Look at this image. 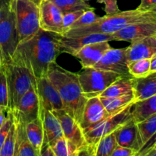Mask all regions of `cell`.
Returning a JSON list of instances; mask_svg holds the SVG:
<instances>
[{"mask_svg":"<svg viewBox=\"0 0 156 156\" xmlns=\"http://www.w3.org/2000/svg\"><path fill=\"white\" fill-rule=\"evenodd\" d=\"M62 36L41 28L33 37L19 43L11 62L25 67L35 79L46 77L50 66L60 54Z\"/></svg>","mask_w":156,"mask_h":156,"instance_id":"1","label":"cell"},{"mask_svg":"<svg viewBox=\"0 0 156 156\" xmlns=\"http://www.w3.org/2000/svg\"><path fill=\"white\" fill-rule=\"evenodd\" d=\"M47 77L59 92L66 112L80 123L88 99L82 91L78 73H72L54 62L50 66Z\"/></svg>","mask_w":156,"mask_h":156,"instance_id":"2","label":"cell"},{"mask_svg":"<svg viewBox=\"0 0 156 156\" xmlns=\"http://www.w3.org/2000/svg\"><path fill=\"white\" fill-rule=\"evenodd\" d=\"M146 21L156 22V18L150 12H143L137 9L120 11L119 13L114 15H106L103 17H99L94 23L88 26L70 29L62 36L70 37L92 34H113L129 24Z\"/></svg>","mask_w":156,"mask_h":156,"instance_id":"3","label":"cell"},{"mask_svg":"<svg viewBox=\"0 0 156 156\" xmlns=\"http://www.w3.org/2000/svg\"><path fill=\"white\" fill-rule=\"evenodd\" d=\"M4 66L7 79L8 109L13 114L22 96L36 82V79L25 67L12 62Z\"/></svg>","mask_w":156,"mask_h":156,"instance_id":"4","label":"cell"},{"mask_svg":"<svg viewBox=\"0 0 156 156\" xmlns=\"http://www.w3.org/2000/svg\"><path fill=\"white\" fill-rule=\"evenodd\" d=\"M12 7L15 12L19 41L33 37L40 27V8L31 0H12Z\"/></svg>","mask_w":156,"mask_h":156,"instance_id":"5","label":"cell"},{"mask_svg":"<svg viewBox=\"0 0 156 156\" xmlns=\"http://www.w3.org/2000/svg\"><path fill=\"white\" fill-rule=\"evenodd\" d=\"M78 77L82 93L88 99L99 97L107 88L122 76L94 67H87L82 69L78 73Z\"/></svg>","mask_w":156,"mask_h":156,"instance_id":"6","label":"cell"},{"mask_svg":"<svg viewBox=\"0 0 156 156\" xmlns=\"http://www.w3.org/2000/svg\"><path fill=\"white\" fill-rule=\"evenodd\" d=\"M133 104V103L117 114L110 116L109 117L104 120L101 123L94 125L92 127L82 131L88 145L96 146L102 138L114 133V131L120 125L132 118L131 108Z\"/></svg>","mask_w":156,"mask_h":156,"instance_id":"7","label":"cell"},{"mask_svg":"<svg viewBox=\"0 0 156 156\" xmlns=\"http://www.w3.org/2000/svg\"><path fill=\"white\" fill-rule=\"evenodd\" d=\"M19 43L15 12L11 4L9 12L0 21V49L3 64L11 62Z\"/></svg>","mask_w":156,"mask_h":156,"instance_id":"8","label":"cell"},{"mask_svg":"<svg viewBox=\"0 0 156 156\" xmlns=\"http://www.w3.org/2000/svg\"><path fill=\"white\" fill-rule=\"evenodd\" d=\"M13 115L15 121L24 125L40 117V101L36 82L32 84L28 91L22 96Z\"/></svg>","mask_w":156,"mask_h":156,"instance_id":"9","label":"cell"},{"mask_svg":"<svg viewBox=\"0 0 156 156\" xmlns=\"http://www.w3.org/2000/svg\"><path fill=\"white\" fill-rule=\"evenodd\" d=\"M94 68L117 73L122 77L133 78L128 69L126 48H111L94 66Z\"/></svg>","mask_w":156,"mask_h":156,"instance_id":"10","label":"cell"},{"mask_svg":"<svg viewBox=\"0 0 156 156\" xmlns=\"http://www.w3.org/2000/svg\"><path fill=\"white\" fill-rule=\"evenodd\" d=\"M36 88L41 109L50 112L64 110L63 103L59 92L47 76L36 79Z\"/></svg>","mask_w":156,"mask_h":156,"instance_id":"11","label":"cell"},{"mask_svg":"<svg viewBox=\"0 0 156 156\" xmlns=\"http://www.w3.org/2000/svg\"><path fill=\"white\" fill-rule=\"evenodd\" d=\"M52 113L60 123L64 137L69 143L74 145L79 150L88 146L79 123L69 115L65 110L53 111Z\"/></svg>","mask_w":156,"mask_h":156,"instance_id":"12","label":"cell"},{"mask_svg":"<svg viewBox=\"0 0 156 156\" xmlns=\"http://www.w3.org/2000/svg\"><path fill=\"white\" fill-rule=\"evenodd\" d=\"M40 27L47 31L63 34L62 17L59 8L50 0H43L39 5Z\"/></svg>","mask_w":156,"mask_h":156,"instance_id":"13","label":"cell"},{"mask_svg":"<svg viewBox=\"0 0 156 156\" xmlns=\"http://www.w3.org/2000/svg\"><path fill=\"white\" fill-rule=\"evenodd\" d=\"M113 133L118 146L129 148L137 153L143 147L137 123L133 118L120 125Z\"/></svg>","mask_w":156,"mask_h":156,"instance_id":"14","label":"cell"},{"mask_svg":"<svg viewBox=\"0 0 156 156\" xmlns=\"http://www.w3.org/2000/svg\"><path fill=\"white\" fill-rule=\"evenodd\" d=\"M113 41L111 34H92L78 37L62 36L59 41V52L60 53H66L74 56L81 49L88 44L100 41Z\"/></svg>","mask_w":156,"mask_h":156,"instance_id":"15","label":"cell"},{"mask_svg":"<svg viewBox=\"0 0 156 156\" xmlns=\"http://www.w3.org/2000/svg\"><path fill=\"white\" fill-rule=\"evenodd\" d=\"M155 33L156 22L146 21L129 24L111 35L113 41H129L131 43L146 37L154 36Z\"/></svg>","mask_w":156,"mask_h":156,"instance_id":"16","label":"cell"},{"mask_svg":"<svg viewBox=\"0 0 156 156\" xmlns=\"http://www.w3.org/2000/svg\"><path fill=\"white\" fill-rule=\"evenodd\" d=\"M111 116L105 110L99 97L91 98L87 100L84 108L82 120L79 126L82 131L92 127Z\"/></svg>","mask_w":156,"mask_h":156,"instance_id":"17","label":"cell"},{"mask_svg":"<svg viewBox=\"0 0 156 156\" xmlns=\"http://www.w3.org/2000/svg\"><path fill=\"white\" fill-rule=\"evenodd\" d=\"M111 48L109 41L91 43L82 47L74 56L79 59L82 68L93 67Z\"/></svg>","mask_w":156,"mask_h":156,"instance_id":"18","label":"cell"},{"mask_svg":"<svg viewBox=\"0 0 156 156\" xmlns=\"http://www.w3.org/2000/svg\"><path fill=\"white\" fill-rule=\"evenodd\" d=\"M126 48L128 63L139 59H152L156 56V39L154 36L146 37L132 41Z\"/></svg>","mask_w":156,"mask_h":156,"instance_id":"19","label":"cell"},{"mask_svg":"<svg viewBox=\"0 0 156 156\" xmlns=\"http://www.w3.org/2000/svg\"><path fill=\"white\" fill-rule=\"evenodd\" d=\"M40 117L42 120L44 128V141L47 142L50 146H52L58 140L64 136L60 123L53 113L41 108Z\"/></svg>","mask_w":156,"mask_h":156,"instance_id":"20","label":"cell"},{"mask_svg":"<svg viewBox=\"0 0 156 156\" xmlns=\"http://www.w3.org/2000/svg\"><path fill=\"white\" fill-rule=\"evenodd\" d=\"M135 101L144 100L156 94V72L146 77L133 78Z\"/></svg>","mask_w":156,"mask_h":156,"instance_id":"21","label":"cell"},{"mask_svg":"<svg viewBox=\"0 0 156 156\" xmlns=\"http://www.w3.org/2000/svg\"><path fill=\"white\" fill-rule=\"evenodd\" d=\"M156 113V94L144 100L135 101L131 108L132 118L136 123L146 120Z\"/></svg>","mask_w":156,"mask_h":156,"instance_id":"22","label":"cell"},{"mask_svg":"<svg viewBox=\"0 0 156 156\" xmlns=\"http://www.w3.org/2000/svg\"><path fill=\"white\" fill-rule=\"evenodd\" d=\"M145 149L153 148L156 143V113L143 121L137 123Z\"/></svg>","mask_w":156,"mask_h":156,"instance_id":"23","label":"cell"},{"mask_svg":"<svg viewBox=\"0 0 156 156\" xmlns=\"http://www.w3.org/2000/svg\"><path fill=\"white\" fill-rule=\"evenodd\" d=\"M25 132L29 142L39 156L44 139V128L41 117L27 123L25 125Z\"/></svg>","mask_w":156,"mask_h":156,"instance_id":"24","label":"cell"},{"mask_svg":"<svg viewBox=\"0 0 156 156\" xmlns=\"http://www.w3.org/2000/svg\"><path fill=\"white\" fill-rule=\"evenodd\" d=\"M133 94V78L120 77L107 88L99 97L114 98Z\"/></svg>","mask_w":156,"mask_h":156,"instance_id":"25","label":"cell"},{"mask_svg":"<svg viewBox=\"0 0 156 156\" xmlns=\"http://www.w3.org/2000/svg\"><path fill=\"white\" fill-rule=\"evenodd\" d=\"M100 98L105 110L111 115L115 114L135 102L134 94L114 98Z\"/></svg>","mask_w":156,"mask_h":156,"instance_id":"26","label":"cell"},{"mask_svg":"<svg viewBox=\"0 0 156 156\" xmlns=\"http://www.w3.org/2000/svg\"><path fill=\"white\" fill-rule=\"evenodd\" d=\"M15 123L17 127L16 156H38L26 135L25 125L16 121Z\"/></svg>","mask_w":156,"mask_h":156,"instance_id":"27","label":"cell"},{"mask_svg":"<svg viewBox=\"0 0 156 156\" xmlns=\"http://www.w3.org/2000/svg\"><path fill=\"white\" fill-rule=\"evenodd\" d=\"M56 5L62 15L76 11H94V8L91 7L88 2L83 0H50Z\"/></svg>","mask_w":156,"mask_h":156,"instance_id":"28","label":"cell"},{"mask_svg":"<svg viewBox=\"0 0 156 156\" xmlns=\"http://www.w3.org/2000/svg\"><path fill=\"white\" fill-rule=\"evenodd\" d=\"M55 156H76L79 149L64 136L50 146Z\"/></svg>","mask_w":156,"mask_h":156,"instance_id":"29","label":"cell"},{"mask_svg":"<svg viewBox=\"0 0 156 156\" xmlns=\"http://www.w3.org/2000/svg\"><path fill=\"white\" fill-rule=\"evenodd\" d=\"M151 59H139L128 63V69L133 78H143L151 73Z\"/></svg>","mask_w":156,"mask_h":156,"instance_id":"30","label":"cell"},{"mask_svg":"<svg viewBox=\"0 0 156 156\" xmlns=\"http://www.w3.org/2000/svg\"><path fill=\"white\" fill-rule=\"evenodd\" d=\"M117 145L115 137L112 133L99 141L95 147L94 156H111V154Z\"/></svg>","mask_w":156,"mask_h":156,"instance_id":"31","label":"cell"},{"mask_svg":"<svg viewBox=\"0 0 156 156\" xmlns=\"http://www.w3.org/2000/svg\"><path fill=\"white\" fill-rule=\"evenodd\" d=\"M16 123L12 124L8 136L0 149V156H16Z\"/></svg>","mask_w":156,"mask_h":156,"instance_id":"32","label":"cell"},{"mask_svg":"<svg viewBox=\"0 0 156 156\" xmlns=\"http://www.w3.org/2000/svg\"><path fill=\"white\" fill-rule=\"evenodd\" d=\"M0 106L8 108V87L5 69L3 63L0 65Z\"/></svg>","mask_w":156,"mask_h":156,"instance_id":"33","label":"cell"},{"mask_svg":"<svg viewBox=\"0 0 156 156\" xmlns=\"http://www.w3.org/2000/svg\"><path fill=\"white\" fill-rule=\"evenodd\" d=\"M99 17L95 15L94 12L93 10L85 11L84 13L79 17L78 20H76L73 25L70 27V29L78 28V27H85V26H88L89 24L94 23L96 20H98ZM69 29V30H70Z\"/></svg>","mask_w":156,"mask_h":156,"instance_id":"34","label":"cell"},{"mask_svg":"<svg viewBox=\"0 0 156 156\" xmlns=\"http://www.w3.org/2000/svg\"><path fill=\"white\" fill-rule=\"evenodd\" d=\"M14 123H15V117H14L13 114L9 111L5 120L0 127V149L2 148V145L4 144L6 138L8 136V134L9 133V130H10L11 127H12V124Z\"/></svg>","mask_w":156,"mask_h":156,"instance_id":"35","label":"cell"},{"mask_svg":"<svg viewBox=\"0 0 156 156\" xmlns=\"http://www.w3.org/2000/svg\"><path fill=\"white\" fill-rule=\"evenodd\" d=\"M85 11H76V12H69L63 15L62 17V26H63V34L68 31L70 29V27L73 24V23L79 18V17L84 13Z\"/></svg>","mask_w":156,"mask_h":156,"instance_id":"36","label":"cell"},{"mask_svg":"<svg viewBox=\"0 0 156 156\" xmlns=\"http://www.w3.org/2000/svg\"><path fill=\"white\" fill-rule=\"evenodd\" d=\"M136 154L137 152L133 149L117 145L111 154V156H136Z\"/></svg>","mask_w":156,"mask_h":156,"instance_id":"37","label":"cell"},{"mask_svg":"<svg viewBox=\"0 0 156 156\" xmlns=\"http://www.w3.org/2000/svg\"><path fill=\"white\" fill-rule=\"evenodd\" d=\"M105 4V12L106 15H111L119 13L120 12L117 5V0H107L104 2Z\"/></svg>","mask_w":156,"mask_h":156,"instance_id":"38","label":"cell"},{"mask_svg":"<svg viewBox=\"0 0 156 156\" xmlns=\"http://www.w3.org/2000/svg\"><path fill=\"white\" fill-rule=\"evenodd\" d=\"M156 8V0H140V4L136 8L143 12H148Z\"/></svg>","mask_w":156,"mask_h":156,"instance_id":"39","label":"cell"},{"mask_svg":"<svg viewBox=\"0 0 156 156\" xmlns=\"http://www.w3.org/2000/svg\"><path fill=\"white\" fill-rule=\"evenodd\" d=\"M12 0H0V21L6 16L11 9Z\"/></svg>","mask_w":156,"mask_h":156,"instance_id":"40","label":"cell"},{"mask_svg":"<svg viewBox=\"0 0 156 156\" xmlns=\"http://www.w3.org/2000/svg\"><path fill=\"white\" fill-rule=\"evenodd\" d=\"M96 146H91L88 145L85 147L79 149L76 156H94Z\"/></svg>","mask_w":156,"mask_h":156,"instance_id":"41","label":"cell"},{"mask_svg":"<svg viewBox=\"0 0 156 156\" xmlns=\"http://www.w3.org/2000/svg\"><path fill=\"white\" fill-rule=\"evenodd\" d=\"M39 156H55L51 147L47 142L44 141V143H43Z\"/></svg>","mask_w":156,"mask_h":156,"instance_id":"42","label":"cell"},{"mask_svg":"<svg viewBox=\"0 0 156 156\" xmlns=\"http://www.w3.org/2000/svg\"><path fill=\"white\" fill-rule=\"evenodd\" d=\"M9 110L5 109V108H3L0 106V127L2 126V125L3 124V123L5 120L6 117H7L8 114H9Z\"/></svg>","mask_w":156,"mask_h":156,"instance_id":"43","label":"cell"},{"mask_svg":"<svg viewBox=\"0 0 156 156\" xmlns=\"http://www.w3.org/2000/svg\"><path fill=\"white\" fill-rule=\"evenodd\" d=\"M151 73L156 72V56L151 59V66H150Z\"/></svg>","mask_w":156,"mask_h":156,"instance_id":"44","label":"cell"},{"mask_svg":"<svg viewBox=\"0 0 156 156\" xmlns=\"http://www.w3.org/2000/svg\"><path fill=\"white\" fill-rule=\"evenodd\" d=\"M143 156H156V149H153V148L149 149L146 153H145V155Z\"/></svg>","mask_w":156,"mask_h":156,"instance_id":"45","label":"cell"},{"mask_svg":"<svg viewBox=\"0 0 156 156\" xmlns=\"http://www.w3.org/2000/svg\"><path fill=\"white\" fill-rule=\"evenodd\" d=\"M31 1H32V2H34L36 3L37 5H39L40 3H41V2L43 1V0H31Z\"/></svg>","mask_w":156,"mask_h":156,"instance_id":"46","label":"cell"},{"mask_svg":"<svg viewBox=\"0 0 156 156\" xmlns=\"http://www.w3.org/2000/svg\"><path fill=\"white\" fill-rule=\"evenodd\" d=\"M150 12H151V13H152V15H153L154 16H155V18H156V8H155V9H152V11H150Z\"/></svg>","mask_w":156,"mask_h":156,"instance_id":"47","label":"cell"},{"mask_svg":"<svg viewBox=\"0 0 156 156\" xmlns=\"http://www.w3.org/2000/svg\"><path fill=\"white\" fill-rule=\"evenodd\" d=\"M1 63H2V52H1V49H0V65Z\"/></svg>","mask_w":156,"mask_h":156,"instance_id":"48","label":"cell"},{"mask_svg":"<svg viewBox=\"0 0 156 156\" xmlns=\"http://www.w3.org/2000/svg\"><path fill=\"white\" fill-rule=\"evenodd\" d=\"M97 1L100 3H104L105 1H107V0H97Z\"/></svg>","mask_w":156,"mask_h":156,"instance_id":"49","label":"cell"},{"mask_svg":"<svg viewBox=\"0 0 156 156\" xmlns=\"http://www.w3.org/2000/svg\"><path fill=\"white\" fill-rule=\"evenodd\" d=\"M153 149H156V143H155V145H154V146H153Z\"/></svg>","mask_w":156,"mask_h":156,"instance_id":"50","label":"cell"},{"mask_svg":"<svg viewBox=\"0 0 156 156\" xmlns=\"http://www.w3.org/2000/svg\"><path fill=\"white\" fill-rule=\"evenodd\" d=\"M83 1H85V2H88L91 1V0H83Z\"/></svg>","mask_w":156,"mask_h":156,"instance_id":"51","label":"cell"},{"mask_svg":"<svg viewBox=\"0 0 156 156\" xmlns=\"http://www.w3.org/2000/svg\"><path fill=\"white\" fill-rule=\"evenodd\" d=\"M154 37H155V38L156 39V33L155 34V35H154Z\"/></svg>","mask_w":156,"mask_h":156,"instance_id":"52","label":"cell"},{"mask_svg":"<svg viewBox=\"0 0 156 156\" xmlns=\"http://www.w3.org/2000/svg\"><path fill=\"white\" fill-rule=\"evenodd\" d=\"M136 156H141V155H136Z\"/></svg>","mask_w":156,"mask_h":156,"instance_id":"53","label":"cell"}]
</instances>
